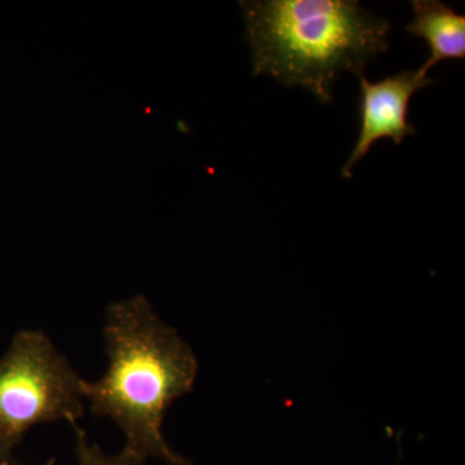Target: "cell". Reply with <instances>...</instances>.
<instances>
[{
  "instance_id": "6da1fadb",
  "label": "cell",
  "mask_w": 465,
  "mask_h": 465,
  "mask_svg": "<svg viewBox=\"0 0 465 465\" xmlns=\"http://www.w3.org/2000/svg\"><path fill=\"white\" fill-rule=\"evenodd\" d=\"M103 338L105 374L84 382L92 415L110 419L124 433L122 450L142 463L158 459L168 465H191L168 445L163 421L174 401L194 387V351L143 295L108 305Z\"/></svg>"
},
{
  "instance_id": "7a4b0ae2",
  "label": "cell",
  "mask_w": 465,
  "mask_h": 465,
  "mask_svg": "<svg viewBox=\"0 0 465 465\" xmlns=\"http://www.w3.org/2000/svg\"><path fill=\"white\" fill-rule=\"evenodd\" d=\"M253 75L332 100L341 73L362 76L390 48L391 21L356 0L241 2Z\"/></svg>"
},
{
  "instance_id": "3957f363",
  "label": "cell",
  "mask_w": 465,
  "mask_h": 465,
  "mask_svg": "<svg viewBox=\"0 0 465 465\" xmlns=\"http://www.w3.org/2000/svg\"><path fill=\"white\" fill-rule=\"evenodd\" d=\"M84 382L47 333H15L0 358V452L14 454L36 425H78L85 411Z\"/></svg>"
},
{
  "instance_id": "277c9868",
  "label": "cell",
  "mask_w": 465,
  "mask_h": 465,
  "mask_svg": "<svg viewBox=\"0 0 465 465\" xmlns=\"http://www.w3.org/2000/svg\"><path fill=\"white\" fill-rule=\"evenodd\" d=\"M361 82V130L356 145L341 168L342 177L351 179L354 167L369 154L376 143L391 139L401 145L406 137L416 134L415 125L410 124V101L416 92L432 84L430 76L420 69L405 70L371 84L365 75Z\"/></svg>"
},
{
  "instance_id": "5b68a950",
  "label": "cell",
  "mask_w": 465,
  "mask_h": 465,
  "mask_svg": "<svg viewBox=\"0 0 465 465\" xmlns=\"http://www.w3.org/2000/svg\"><path fill=\"white\" fill-rule=\"evenodd\" d=\"M411 5L414 17L406 32L423 39L430 48V57L419 67L420 72L428 75L440 61L464 60V15L457 14L440 0H414Z\"/></svg>"
},
{
  "instance_id": "8992f818",
  "label": "cell",
  "mask_w": 465,
  "mask_h": 465,
  "mask_svg": "<svg viewBox=\"0 0 465 465\" xmlns=\"http://www.w3.org/2000/svg\"><path fill=\"white\" fill-rule=\"evenodd\" d=\"M75 434L74 454L76 465H143L128 452L121 451L118 454H108L104 451L99 443L92 442L88 434L81 425L73 427Z\"/></svg>"
},
{
  "instance_id": "52a82bcc",
  "label": "cell",
  "mask_w": 465,
  "mask_h": 465,
  "mask_svg": "<svg viewBox=\"0 0 465 465\" xmlns=\"http://www.w3.org/2000/svg\"><path fill=\"white\" fill-rule=\"evenodd\" d=\"M18 461L15 459L14 454H2L0 452V465H16Z\"/></svg>"
},
{
  "instance_id": "ba28073f",
  "label": "cell",
  "mask_w": 465,
  "mask_h": 465,
  "mask_svg": "<svg viewBox=\"0 0 465 465\" xmlns=\"http://www.w3.org/2000/svg\"><path fill=\"white\" fill-rule=\"evenodd\" d=\"M16 465H23V464L17 463ZM42 465H54V459H51V460H48L47 463H45Z\"/></svg>"
}]
</instances>
